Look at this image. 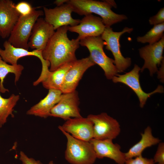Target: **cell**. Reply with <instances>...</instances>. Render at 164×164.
<instances>
[{
  "mask_svg": "<svg viewBox=\"0 0 164 164\" xmlns=\"http://www.w3.org/2000/svg\"><path fill=\"white\" fill-rule=\"evenodd\" d=\"M149 21L150 25L154 26L164 22V8L161 9L155 15L151 17Z\"/></svg>",
  "mask_w": 164,
  "mask_h": 164,
  "instance_id": "obj_28",
  "label": "cell"
},
{
  "mask_svg": "<svg viewBox=\"0 0 164 164\" xmlns=\"http://www.w3.org/2000/svg\"><path fill=\"white\" fill-rule=\"evenodd\" d=\"M67 139L65 157L71 164H93L97 157L90 142L77 139L61 129H59Z\"/></svg>",
  "mask_w": 164,
  "mask_h": 164,
  "instance_id": "obj_3",
  "label": "cell"
},
{
  "mask_svg": "<svg viewBox=\"0 0 164 164\" xmlns=\"http://www.w3.org/2000/svg\"><path fill=\"white\" fill-rule=\"evenodd\" d=\"M48 164H55L53 162V161H51L49 162Z\"/></svg>",
  "mask_w": 164,
  "mask_h": 164,
  "instance_id": "obj_31",
  "label": "cell"
},
{
  "mask_svg": "<svg viewBox=\"0 0 164 164\" xmlns=\"http://www.w3.org/2000/svg\"><path fill=\"white\" fill-rule=\"evenodd\" d=\"M4 49L0 48V56L6 63L12 65L18 64V60L20 58L27 56H34L39 58L42 65L47 63L42 55V51L34 50L32 51L24 48L15 47L11 44L7 40L3 44Z\"/></svg>",
  "mask_w": 164,
  "mask_h": 164,
  "instance_id": "obj_18",
  "label": "cell"
},
{
  "mask_svg": "<svg viewBox=\"0 0 164 164\" xmlns=\"http://www.w3.org/2000/svg\"><path fill=\"white\" fill-rule=\"evenodd\" d=\"M24 69V67L22 65L18 64L16 65L9 64L5 62L0 56V91L2 93L9 92L8 89L5 88L3 86L4 80L9 73H14L15 75V83L19 80Z\"/></svg>",
  "mask_w": 164,
  "mask_h": 164,
  "instance_id": "obj_23",
  "label": "cell"
},
{
  "mask_svg": "<svg viewBox=\"0 0 164 164\" xmlns=\"http://www.w3.org/2000/svg\"><path fill=\"white\" fill-rule=\"evenodd\" d=\"M153 159L142 157V155L126 160L125 164H154Z\"/></svg>",
  "mask_w": 164,
  "mask_h": 164,
  "instance_id": "obj_26",
  "label": "cell"
},
{
  "mask_svg": "<svg viewBox=\"0 0 164 164\" xmlns=\"http://www.w3.org/2000/svg\"><path fill=\"white\" fill-rule=\"evenodd\" d=\"M11 0H0V36L9 37L20 16Z\"/></svg>",
  "mask_w": 164,
  "mask_h": 164,
  "instance_id": "obj_17",
  "label": "cell"
},
{
  "mask_svg": "<svg viewBox=\"0 0 164 164\" xmlns=\"http://www.w3.org/2000/svg\"><path fill=\"white\" fill-rule=\"evenodd\" d=\"M68 0H56L54 1V4L56 5V6H60L66 3Z\"/></svg>",
  "mask_w": 164,
  "mask_h": 164,
  "instance_id": "obj_30",
  "label": "cell"
},
{
  "mask_svg": "<svg viewBox=\"0 0 164 164\" xmlns=\"http://www.w3.org/2000/svg\"><path fill=\"white\" fill-rule=\"evenodd\" d=\"M89 142L97 158H108L112 159L118 164H125L126 160L125 153L121 151L119 145L114 144L112 140L93 138Z\"/></svg>",
  "mask_w": 164,
  "mask_h": 164,
  "instance_id": "obj_16",
  "label": "cell"
},
{
  "mask_svg": "<svg viewBox=\"0 0 164 164\" xmlns=\"http://www.w3.org/2000/svg\"><path fill=\"white\" fill-rule=\"evenodd\" d=\"M164 49V36L158 42L141 47L138 51L144 63L141 70L148 69L151 76L158 71L157 66L161 64L164 60L163 53Z\"/></svg>",
  "mask_w": 164,
  "mask_h": 164,
  "instance_id": "obj_12",
  "label": "cell"
},
{
  "mask_svg": "<svg viewBox=\"0 0 164 164\" xmlns=\"http://www.w3.org/2000/svg\"><path fill=\"white\" fill-rule=\"evenodd\" d=\"M62 94L60 90H49L46 96L28 110L27 114L44 118L50 116L51 110L59 101Z\"/></svg>",
  "mask_w": 164,
  "mask_h": 164,
  "instance_id": "obj_19",
  "label": "cell"
},
{
  "mask_svg": "<svg viewBox=\"0 0 164 164\" xmlns=\"http://www.w3.org/2000/svg\"><path fill=\"white\" fill-rule=\"evenodd\" d=\"M95 65L89 56L74 61L67 72L60 91L62 93L76 90L80 80L85 71Z\"/></svg>",
  "mask_w": 164,
  "mask_h": 164,
  "instance_id": "obj_11",
  "label": "cell"
},
{
  "mask_svg": "<svg viewBox=\"0 0 164 164\" xmlns=\"http://www.w3.org/2000/svg\"><path fill=\"white\" fill-rule=\"evenodd\" d=\"M140 68L138 65L135 64L131 71L123 75L117 74L112 79L114 83H121L130 88L137 95L140 102V106L142 108L149 97L155 93H163L164 89L162 86L159 85L153 91L148 93L145 92L142 88L140 83Z\"/></svg>",
  "mask_w": 164,
  "mask_h": 164,
  "instance_id": "obj_8",
  "label": "cell"
},
{
  "mask_svg": "<svg viewBox=\"0 0 164 164\" xmlns=\"http://www.w3.org/2000/svg\"><path fill=\"white\" fill-rule=\"evenodd\" d=\"M43 9L44 19L53 26L55 30L64 26H75L80 23V20L75 19L72 17L73 9L67 3L53 8L44 7Z\"/></svg>",
  "mask_w": 164,
  "mask_h": 164,
  "instance_id": "obj_10",
  "label": "cell"
},
{
  "mask_svg": "<svg viewBox=\"0 0 164 164\" xmlns=\"http://www.w3.org/2000/svg\"><path fill=\"white\" fill-rule=\"evenodd\" d=\"M15 8L20 15L26 16L35 9L31 5L26 1H21L15 5Z\"/></svg>",
  "mask_w": 164,
  "mask_h": 164,
  "instance_id": "obj_25",
  "label": "cell"
},
{
  "mask_svg": "<svg viewBox=\"0 0 164 164\" xmlns=\"http://www.w3.org/2000/svg\"><path fill=\"white\" fill-rule=\"evenodd\" d=\"M141 135V138L140 140L132 147L127 152L125 153L126 160L142 155V152L145 149L159 143L161 141L153 135L152 129L149 126Z\"/></svg>",
  "mask_w": 164,
  "mask_h": 164,
  "instance_id": "obj_20",
  "label": "cell"
},
{
  "mask_svg": "<svg viewBox=\"0 0 164 164\" xmlns=\"http://www.w3.org/2000/svg\"><path fill=\"white\" fill-rule=\"evenodd\" d=\"M164 22L154 25L144 36H138L136 39L138 42L142 43H148L152 44L159 41L164 36Z\"/></svg>",
  "mask_w": 164,
  "mask_h": 164,
  "instance_id": "obj_24",
  "label": "cell"
},
{
  "mask_svg": "<svg viewBox=\"0 0 164 164\" xmlns=\"http://www.w3.org/2000/svg\"><path fill=\"white\" fill-rule=\"evenodd\" d=\"M58 128L79 140L89 142L94 138L93 123L87 117L70 118Z\"/></svg>",
  "mask_w": 164,
  "mask_h": 164,
  "instance_id": "obj_13",
  "label": "cell"
},
{
  "mask_svg": "<svg viewBox=\"0 0 164 164\" xmlns=\"http://www.w3.org/2000/svg\"><path fill=\"white\" fill-rule=\"evenodd\" d=\"M44 15L43 11L35 9L28 15H20L8 41L15 47L28 50V43L33 26L38 18Z\"/></svg>",
  "mask_w": 164,
  "mask_h": 164,
  "instance_id": "obj_5",
  "label": "cell"
},
{
  "mask_svg": "<svg viewBox=\"0 0 164 164\" xmlns=\"http://www.w3.org/2000/svg\"><path fill=\"white\" fill-rule=\"evenodd\" d=\"M79 103L78 93L76 90L62 93L59 101L51 110L50 116L60 118L66 121L72 118L81 117Z\"/></svg>",
  "mask_w": 164,
  "mask_h": 164,
  "instance_id": "obj_9",
  "label": "cell"
},
{
  "mask_svg": "<svg viewBox=\"0 0 164 164\" xmlns=\"http://www.w3.org/2000/svg\"><path fill=\"white\" fill-rule=\"evenodd\" d=\"M74 62L66 63L55 70H49L41 81L43 87L47 89L60 90L66 73Z\"/></svg>",
  "mask_w": 164,
  "mask_h": 164,
  "instance_id": "obj_21",
  "label": "cell"
},
{
  "mask_svg": "<svg viewBox=\"0 0 164 164\" xmlns=\"http://www.w3.org/2000/svg\"><path fill=\"white\" fill-rule=\"evenodd\" d=\"M0 92V127H2L6 122L9 115L14 117V108L20 96L12 94L9 97L4 98L1 95Z\"/></svg>",
  "mask_w": 164,
  "mask_h": 164,
  "instance_id": "obj_22",
  "label": "cell"
},
{
  "mask_svg": "<svg viewBox=\"0 0 164 164\" xmlns=\"http://www.w3.org/2000/svg\"><path fill=\"white\" fill-rule=\"evenodd\" d=\"M105 28L101 18L89 14L85 15L78 25L69 26L68 30L78 33L77 39L80 40L87 37L101 36Z\"/></svg>",
  "mask_w": 164,
  "mask_h": 164,
  "instance_id": "obj_14",
  "label": "cell"
},
{
  "mask_svg": "<svg viewBox=\"0 0 164 164\" xmlns=\"http://www.w3.org/2000/svg\"><path fill=\"white\" fill-rule=\"evenodd\" d=\"M66 3L71 6L73 12L80 15L93 13L100 16L105 27H111L128 18L126 15L117 14L111 10L112 7H116L113 0H68Z\"/></svg>",
  "mask_w": 164,
  "mask_h": 164,
  "instance_id": "obj_2",
  "label": "cell"
},
{
  "mask_svg": "<svg viewBox=\"0 0 164 164\" xmlns=\"http://www.w3.org/2000/svg\"><path fill=\"white\" fill-rule=\"evenodd\" d=\"M19 160L22 164H43L39 160L28 157L23 152H20Z\"/></svg>",
  "mask_w": 164,
  "mask_h": 164,
  "instance_id": "obj_29",
  "label": "cell"
},
{
  "mask_svg": "<svg viewBox=\"0 0 164 164\" xmlns=\"http://www.w3.org/2000/svg\"><path fill=\"white\" fill-rule=\"evenodd\" d=\"M133 30L132 28L125 27L122 31L116 32H114L111 27H105L101 36L105 42V48L110 51L113 55L114 64L118 73L124 72L131 65V59L129 57L125 58L121 53L119 40L122 34L126 32L130 33Z\"/></svg>",
  "mask_w": 164,
  "mask_h": 164,
  "instance_id": "obj_6",
  "label": "cell"
},
{
  "mask_svg": "<svg viewBox=\"0 0 164 164\" xmlns=\"http://www.w3.org/2000/svg\"><path fill=\"white\" fill-rule=\"evenodd\" d=\"M153 159L155 163L164 164V143L159 142Z\"/></svg>",
  "mask_w": 164,
  "mask_h": 164,
  "instance_id": "obj_27",
  "label": "cell"
},
{
  "mask_svg": "<svg viewBox=\"0 0 164 164\" xmlns=\"http://www.w3.org/2000/svg\"><path fill=\"white\" fill-rule=\"evenodd\" d=\"M55 32L52 25L39 17L33 27L28 43L29 47L42 51Z\"/></svg>",
  "mask_w": 164,
  "mask_h": 164,
  "instance_id": "obj_15",
  "label": "cell"
},
{
  "mask_svg": "<svg viewBox=\"0 0 164 164\" xmlns=\"http://www.w3.org/2000/svg\"><path fill=\"white\" fill-rule=\"evenodd\" d=\"M79 43L87 48L91 60L103 69L108 79H112L117 74L114 60L108 57L104 51L105 42L101 36L85 38L80 40Z\"/></svg>",
  "mask_w": 164,
  "mask_h": 164,
  "instance_id": "obj_4",
  "label": "cell"
},
{
  "mask_svg": "<svg viewBox=\"0 0 164 164\" xmlns=\"http://www.w3.org/2000/svg\"><path fill=\"white\" fill-rule=\"evenodd\" d=\"M87 117L93 123V138L113 140L119 134L121 129L119 122L107 113L90 114Z\"/></svg>",
  "mask_w": 164,
  "mask_h": 164,
  "instance_id": "obj_7",
  "label": "cell"
},
{
  "mask_svg": "<svg viewBox=\"0 0 164 164\" xmlns=\"http://www.w3.org/2000/svg\"><path fill=\"white\" fill-rule=\"evenodd\" d=\"M68 27L64 26L57 29L42 51L43 59L50 63V71L77 60L75 52L79 47V40L69 39L67 35Z\"/></svg>",
  "mask_w": 164,
  "mask_h": 164,
  "instance_id": "obj_1",
  "label": "cell"
}]
</instances>
